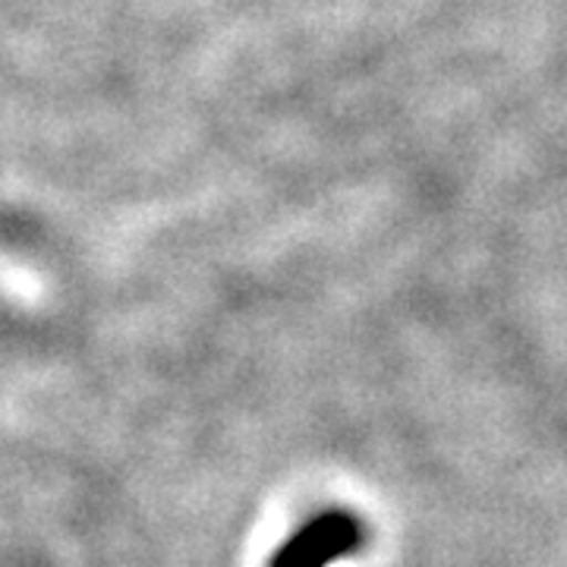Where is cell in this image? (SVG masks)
Listing matches in <instances>:
<instances>
[{
    "label": "cell",
    "instance_id": "cell-1",
    "mask_svg": "<svg viewBox=\"0 0 567 567\" xmlns=\"http://www.w3.org/2000/svg\"><path fill=\"white\" fill-rule=\"evenodd\" d=\"M363 546V524L347 511H324L284 543L271 567H328Z\"/></svg>",
    "mask_w": 567,
    "mask_h": 567
}]
</instances>
